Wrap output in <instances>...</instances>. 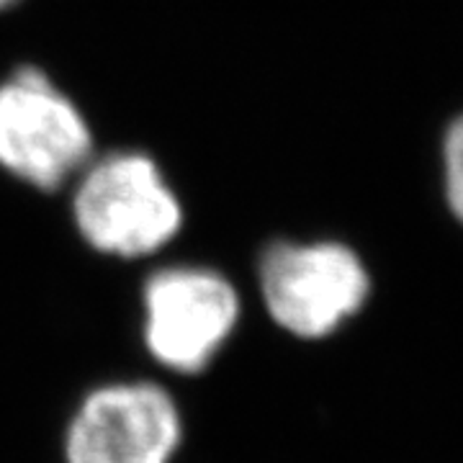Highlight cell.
<instances>
[{
  "label": "cell",
  "instance_id": "obj_1",
  "mask_svg": "<svg viewBox=\"0 0 463 463\" xmlns=\"http://www.w3.org/2000/svg\"><path fill=\"white\" fill-rule=\"evenodd\" d=\"M80 173L72 216L93 250L116 258H145L181 232V201L147 155L114 152L88 163Z\"/></svg>",
  "mask_w": 463,
  "mask_h": 463
},
{
  "label": "cell",
  "instance_id": "obj_2",
  "mask_svg": "<svg viewBox=\"0 0 463 463\" xmlns=\"http://www.w3.org/2000/svg\"><path fill=\"white\" fill-rule=\"evenodd\" d=\"M93 152L83 111L36 70L24 67L0 83V167L42 191L78 175Z\"/></svg>",
  "mask_w": 463,
  "mask_h": 463
},
{
  "label": "cell",
  "instance_id": "obj_3",
  "mask_svg": "<svg viewBox=\"0 0 463 463\" xmlns=\"http://www.w3.org/2000/svg\"><path fill=\"white\" fill-rule=\"evenodd\" d=\"M258 281L270 317L307 340L337 330L371 291L361 258L340 242H276L260 258Z\"/></svg>",
  "mask_w": 463,
  "mask_h": 463
},
{
  "label": "cell",
  "instance_id": "obj_4",
  "mask_svg": "<svg viewBox=\"0 0 463 463\" xmlns=\"http://www.w3.org/2000/svg\"><path fill=\"white\" fill-rule=\"evenodd\" d=\"M237 317L234 286L212 268L173 265L145 283V343L173 371H203L230 340Z\"/></svg>",
  "mask_w": 463,
  "mask_h": 463
},
{
  "label": "cell",
  "instance_id": "obj_5",
  "mask_svg": "<svg viewBox=\"0 0 463 463\" xmlns=\"http://www.w3.org/2000/svg\"><path fill=\"white\" fill-rule=\"evenodd\" d=\"M181 435V412L163 386L106 383L85 397L70 422L67 463H170Z\"/></svg>",
  "mask_w": 463,
  "mask_h": 463
},
{
  "label": "cell",
  "instance_id": "obj_6",
  "mask_svg": "<svg viewBox=\"0 0 463 463\" xmlns=\"http://www.w3.org/2000/svg\"><path fill=\"white\" fill-rule=\"evenodd\" d=\"M446 165V196L453 214L463 222V116L450 124L443 145Z\"/></svg>",
  "mask_w": 463,
  "mask_h": 463
},
{
  "label": "cell",
  "instance_id": "obj_7",
  "mask_svg": "<svg viewBox=\"0 0 463 463\" xmlns=\"http://www.w3.org/2000/svg\"><path fill=\"white\" fill-rule=\"evenodd\" d=\"M14 3H16V0H0V11L8 8V5H14Z\"/></svg>",
  "mask_w": 463,
  "mask_h": 463
}]
</instances>
